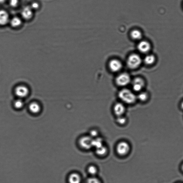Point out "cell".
<instances>
[{
    "mask_svg": "<svg viewBox=\"0 0 183 183\" xmlns=\"http://www.w3.org/2000/svg\"><path fill=\"white\" fill-rule=\"evenodd\" d=\"M118 97L123 102L132 104L136 101L137 96L132 91L127 89H123L119 92Z\"/></svg>",
    "mask_w": 183,
    "mask_h": 183,
    "instance_id": "1",
    "label": "cell"
},
{
    "mask_svg": "<svg viewBox=\"0 0 183 183\" xmlns=\"http://www.w3.org/2000/svg\"><path fill=\"white\" fill-rule=\"evenodd\" d=\"M142 62V59L140 55L136 54H132L127 58V65L130 69H135L140 66Z\"/></svg>",
    "mask_w": 183,
    "mask_h": 183,
    "instance_id": "2",
    "label": "cell"
},
{
    "mask_svg": "<svg viewBox=\"0 0 183 183\" xmlns=\"http://www.w3.org/2000/svg\"><path fill=\"white\" fill-rule=\"evenodd\" d=\"M131 81V78L127 73H122L117 76L116 79L117 85L120 86H125L128 85Z\"/></svg>",
    "mask_w": 183,
    "mask_h": 183,
    "instance_id": "3",
    "label": "cell"
},
{
    "mask_svg": "<svg viewBox=\"0 0 183 183\" xmlns=\"http://www.w3.org/2000/svg\"><path fill=\"white\" fill-rule=\"evenodd\" d=\"M130 146L128 143L122 141L119 143L117 145L116 151L118 154L121 156L127 155L130 151Z\"/></svg>",
    "mask_w": 183,
    "mask_h": 183,
    "instance_id": "4",
    "label": "cell"
},
{
    "mask_svg": "<svg viewBox=\"0 0 183 183\" xmlns=\"http://www.w3.org/2000/svg\"><path fill=\"white\" fill-rule=\"evenodd\" d=\"M93 139L89 136L82 137L79 140V145L83 149L89 150L92 147Z\"/></svg>",
    "mask_w": 183,
    "mask_h": 183,
    "instance_id": "5",
    "label": "cell"
},
{
    "mask_svg": "<svg viewBox=\"0 0 183 183\" xmlns=\"http://www.w3.org/2000/svg\"><path fill=\"white\" fill-rule=\"evenodd\" d=\"M15 93L19 98L22 99L26 97L29 93L28 88L24 85L17 86L15 89Z\"/></svg>",
    "mask_w": 183,
    "mask_h": 183,
    "instance_id": "6",
    "label": "cell"
},
{
    "mask_svg": "<svg viewBox=\"0 0 183 183\" xmlns=\"http://www.w3.org/2000/svg\"><path fill=\"white\" fill-rule=\"evenodd\" d=\"M145 85L144 79L140 77L136 78L133 81V89L135 91L140 92L144 88Z\"/></svg>",
    "mask_w": 183,
    "mask_h": 183,
    "instance_id": "7",
    "label": "cell"
},
{
    "mask_svg": "<svg viewBox=\"0 0 183 183\" xmlns=\"http://www.w3.org/2000/svg\"><path fill=\"white\" fill-rule=\"evenodd\" d=\"M138 50L141 53H147L150 52L151 49L150 43L146 41L140 42L137 45Z\"/></svg>",
    "mask_w": 183,
    "mask_h": 183,
    "instance_id": "8",
    "label": "cell"
},
{
    "mask_svg": "<svg viewBox=\"0 0 183 183\" xmlns=\"http://www.w3.org/2000/svg\"><path fill=\"white\" fill-rule=\"evenodd\" d=\"M109 67L111 71L116 72L121 70L122 67V65L120 61L114 59L109 62Z\"/></svg>",
    "mask_w": 183,
    "mask_h": 183,
    "instance_id": "9",
    "label": "cell"
},
{
    "mask_svg": "<svg viewBox=\"0 0 183 183\" xmlns=\"http://www.w3.org/2000/svg\"><path fill=\"white\" fill-rule=\"evenodd\" d=\"M113 111L117 117L123 116L125 111V107L122 103H118L115 105Z\"/></svg>",
    "mask_w": 183,
    "mask_h": 183,
    "instance_id": "10",
    "label": "cell"
},
{
    "mask_svg": "<svg viewBox=\"0 0 183 183\" xmlns=\"http://www.w3.org/2000/svg\"><path fill=\"white\" fill-rule=\"evenodd\" d=\"M21 14L24 19L26 20L30 19L33 17V10L30 6H26L22 10Z\"/></svg>",
    "mask_w": 183,
    "mask_h": 183,
    "instance_id": "11",
    "label": "cell"
},
{
    "mask_svg": "<svg viewBox=\"0 0 183 183\" xmlns=\"http://www.w3.org/2000/svg\"><path fill=\"white\" fill-rule=\"evenodd\" d=\"M9 21L8 13L4 10H0V25H6Z\"/></svg>",
    "mask_w": 183,
    "mask_h": 183,
    "instance_id": "12",
    "label": "cell"
},
{
    "mask_svg": "<svg viewBox=\"0 0 183 183\" xmlns=\"http://www.w3.org/2000/svg\"><path fill=\"white\" fill-rule=\"evenodd\" d=\"M68 180L69 183H81V176L77 173H73L69 175Z\"/></svg>",
    "mask_w": 183,
    "mask_h": 183,
    "instance_id": "13",
    "label": "cell"
},
{
    "mask_svg": "<svg viewBox=\"0 0 183 183\" xmlns=\"http://www.w3.org/2000/svg\"><path fill=\"white\" fill-rule=\"evenodd\" d=\"M29 109L30 112L33 114H38L40 112L41 107L38 103L36 102H33L29 105Z\"/></svg>",
    "mask_w": 183,
    "mask_h": 183,
    "instance_id": "14",
    "label": "cell"
},
{
    "mask_svg": "<svg viewBox=\"0 0 183 183\" xmlns=\"http://www.w3.org/2000/svg\"><path fill=\"white\" fill-rule=\"evenodd\" d=\"M156 60V58L154 55L148 54L145 57L144 61L146 65H151L154 64Z\"/></svg>",
    "mask_w": 183,
    "mask_h": 183,
    "instance_id": "15",
    "label": "cell"
},
{
    "mask_svg": "<svg viewBox=\"0 0 183 183\" xmlns=\"http://www.w3.org/2000/svg\"><path fill=\"white\" fill-rule=\"evenodd\" d=\"M92 147L95 149L98 148L103 146V141L102 138L96 137L93 139L92 143Z\"/></svg>",
    "mask_w": 183,
    "mask_h": 183,
    "instance_id": "16",
    "label": "cell"
},
{
    "mask_svg": "<svg viewBox=\"0 0 183 183\" xmlns=\"http://www.w3.org/2000/svg\"><path fill=\"white\" fill-rule=\"evenodd\" d=\"M131 36L133 39L139 40L142 38V34L140 31L135 29L131 32Z\"/></svg>",
    "mask_w": 183,
    "mask_h": 183,
    "instance_id": "17",
    "label": "cell"
},
{
    "mask_svg": "<svg viewBox=\"0 0 183 183\" xmlns=\"http://www.w3.org/2000/svg\"><path fill=\"white\" fill-rule=\"evenodd\" d=\"M22 22L21 19L17 17H13L10 21L12 26L15 28L19 27L21 25Z\"/></svg>",
    "mask_w": 183,
    "mask_h": 183,
    "instance_id": "18",
    "label": "cell"
},
{
    "mask_svg": "<svg viewBox=\"0 0 183 183\" xmlns=\"http://www.w3.org/2000/svg\"><path fill=\"white\" fill-rule=\"evenodd\" d=\"M95 152L99 156H105L107 152V148L106 147L103 145L100 148L96 149Z\"/></svg>",
    "mask_w": 183,
    "mask_h": 183,
    "instance_id": "19",
    "label": "cell"
},
{
    "mask_svg": "<svg viewBox=\"0 0 183 183\" xmlns=\"http://www.w3.org/2000/svg\"><path fill=\"white\" fill-rule=\"evenodd\" d=\"M148 93L145 92H141L137 95V99L142 102H145L148 100Z\"/></svg>",
    "mask_w": 183,
    "mask_h": 183,
    "instance_id": "20",
    "label": "cell"
},
{
    "mask_svg": "<svg viewBox=\"0 0 183 183\" xmlns=\"http://www.w3.org/2000/svg\"><path fill=\"white\" fill-rule=\"evenodd\" d=\"M24 105V104L23 101L22 100V99L20 98L16 100L14 103V106L17 109H21L22 108Z\"/></svg>",
    "mask_w": 183,
    "mask_h": 183,
    "instance_id": "21",
    "label": "cell"
},
{
    "mask_svg": "<svg viewBox=\"0 0 183 183\" xmlns=\"http://www.w3.org/2000/svg\"><path fill=\"white\" fill-rule=\"evenodd\" d=\"M88 172L92 176H95L97 174V169L96 167L91 165L88 168Z\"/></svg>",
    "mask_w": 183,
    "mask_h": 183,
    "instance_id": "22",
    "label": "cell"
},
{
    "mask_svg": "<svg viewBox=\"0 0 183 183\" xmlns=\"http://www.w3.org/2000/svg\"><path fill=\"white\" fill-rule=\"evenodd\" d=\"M126 118L123 116H118L117 119V122L120 125H124L126 122Z\"/></svg>",
    "mask_w": 183,
    "mask_h": 183,
    "instance_id": "23",
    "label": "cell"
},
{
    "mask_svg": "<svg viewBox=\"0 0 183 183\" xmlns=\"http://www.w3.org/2000/svg\"><path fill=\"white\" fill-rule=\"evenodd\" d=\"M87 183H101V182L98 178L95 177H92L87 180Z\"/></svg>",
    "mask_w": 183,
    "mask_h": 183,
    "instance_id": "24",
    "label": "cell"
},
{
    "mask_svg": "<svg viewBox=\"0 0 183 183\" xmlns=\"http://www.w3.org/2000/svg\"><path fill=\"white\" fill-rule=\"evenodd\" d=\"M19 2V0H9V5L12 7H15L18 5Z\"/></svg>",
    "mask_w": 183,
    "mask_h": 183,
    "instance_id": "25",
    "label": "cell"
},
{
    "mask_svg": "<svg viewBox=\"0 0 183 183\" xmlns=\"http://www.w3.org/2000/svg\"><path fill=\"white\" fill-rule=\"evenodd\" d=\"M89 136L92 138H96L98 135V132L96 130H93L90 131Z\"/></svg>",
    "mask_w": 183,
    "mask_h": 183,
    "instance_id": "26",
    "label": "cell"
},
{
    "mask_svg": "<svg viewBox=\"0 0 183 183\" xmlns=\"http://www.w3.org/2000/svg\"><path fill=\"white\" fill-rule=\"evenodd\" d=\"M30 7L33 10L38 9L39 5L38 3L36 2H34L32 3Z\"/></svg>",
    "mask_w": 183,
    "mask_h": 183,
    "instance_id": "27",
    "label": "cell"
},
{
    "mask_svg": "<svg viewBox=\"0 0 183 183\" xmlns=\"http://www.w3.org/2000/svg\"><path fill=\"white\" fill-rule=\"evenodd\" d=\"M6 1L7 0H0V4L5 3Z\"/></svg>",
    "mask_w": 183,
    "mask_h": 183,
    "instance_id": "28",
    "label": "cell"
},
{
    "mask_svg": "<svg viewBox=\"0 0 183 183\" xmlns=\"http://www.w3.org/2000/svg\"><path fill=\"white\" fill-rule=\"evenodd\" d=\"M181 107L183 109V101H182L181 103Z\"/></svg>",
    "mask_w": 183,
    "mask_h": 183,
    "instance_id": "29",
    "label": "cell"
},
{
    "mask_svg": "<svg viewBox=\"0 0 183 183\" xmlns=\"http://www.w3.org/2000/svg\"><path fill=\"white\" fill-rule=\"evenodd\" d=\"M182 170L183 171V164L182 166Z\"/></svg>",
    "mask_w": 183,
    "mask_h": 183,
    "instance_id": "30",
    "label": "cell"
}]
</instances>
